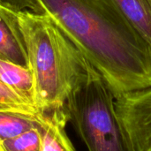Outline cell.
Returning <instances> with one entry per match:
<instances>
[{"instance_id":"cell-12","label":"cell","mask_w":151,"mask_h":151,"mask_svg":"<svg viewBox=\"0 0 151 151\" xmlns=\"http://www.w3.org/2000/svg\"><path fill=\"white\" fill-rule=\"evenodd\" d=\"M0 5L13 11L28 10L35 13H44L37 0H0Z\"/></svg>"},{"instance_id":"cell-5","label":"cell","mask_w":151,"mask_h":151,"mask_svg":"<svg viewBox=\"0 0 151 151\" xmlns=\"http://www.w3.org/2000/svg\"><path fill=\"white\" fill-rule=\"evenodd\" d=\"M42 151H76L65 127L69 116L65 107L39 113Z\"/></svg>"},{"instance_id":"cell-10","label":"cell","mask_w":151,"mask_h":151,"mask_svg":"<svg viewBox=\"0 0 151 151\" xmlns=\"http://www.w3.org/2000/svg\"><path fill=\"white\" fill-rule=\"evenodd\" d=\"M0 151H42L40 122L37 127L0 143Z\"/></svg>"},{"instance_id":"cell-9","label":"cell","mask_w":151,"mask_h":151,"mask_svg":"<svg viewBox=\"0 0 151 151\" xmlns=\"http://www.w3.org/2000/svg\"><path fill=\"white\" fill-rule=\"evenodd\" d=\"M0 59L28 67L25 50L17 35L0 16Z\"/></svg>"},{"instance_id":"cell-6","label":"cell","mask_w":151,"mask_h":151,"mask_svg":"<svg viewBox=\"0 0 151 151\" xmlns=\"http://www.w3.org/2000/svg\"><path fill=\"white\" fill-rule=\"evenodd\" d=\"M0 82L35 107L34 79L28 67L0 59Z\"/></svg>"},{"instance_id":"cell-11","label":"cell","mask_w":151,"mask_h":151,"mask_svg":"<svg viewBox=\"0 0 151 151\" xmlns=\"http://www.w3.org/2000/svg\"><path fill=\"white\" fill-rule=\"evenodd\" d=\"M0 111H10L37 115L38 111L24 98L0 82Z\"/></svg>"},{"instance_id":"cell-7","label":"cell","mask_w":151,"mask_h":151,"mask_svg":"<svg viewBox=\"0 0 151 151\" xmlns=\"http://www.w3.org/2000/svg\"><path fill=\"white\" fill-rule=\"evenodd\" d=\"M151 47V0H111Z\"/></svg>"},{"instance_id":"cell-2","label":"cell","mask_w":151,"mask_h":151,"mask_svg":"<svg viewBox=\"0 0 151 151\" xmlns=\"http://www.w3.org/2000/svg\"><path fill=\"white\" fill-rule=\"evenodd\" d=\"M0 16L25 50L38 112L65 107L92 65L47 14L0 5Z\"/></svg>"},{"instance_id":"cell-3","label":"cell","mask_w":151,"mask_h":151,"mask_svg":"<svg viewBox=\"0 0 151 151\" xmlns=\"http://www.w3.org/2000/svg\"><path fill=\"white\" fill-rule=\"evenodd\" d=\"M116 98L91 66L65 107L88 151H134L116 111Z\"/></svg>"},{"instance_id":"cell-4","label":"cell","mask_w":151,"mask_h":151,"mask_svg":"<svg viewBox=\"0 0 151 151\" xmlns=\"http://www.w3.org/2000/svg\"><path fill=\"white\" fill-rule=\"evenodd\" d=\"M115 106L134 151H151V88L117 98Z\"/></svg>"},{"instance_id":"cell-8","label":"cell","mask_w":151,"mask_h":151,"mask_svg":"<svg viewBox=\"0 0 151 151\" xmlns=\"http://www.w3.org/2000/svg\"><path fill=\"white\" fill-rule=\"evenodd\" d=\"M39 122V114L0 111V143L37 127Z\"/></svg>"},{"instance_id":"cell-1","label":"cell","mask_w":151,"mask_h":151,"mask_svg":"<svg viewBox=\"0 0 151 151\" xmlns=\"http://www.w3.org/2000/svg\"><path fill=\"white\" fill-rule=\"evenodd\" d=\"M117 99L151 88V47L111 0H37Z\"/></svg>"}]
</instances>
